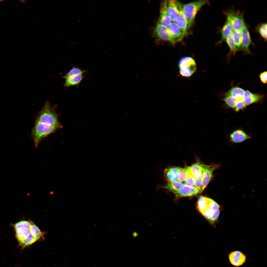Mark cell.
I'll return each mask as SVG.
<instances>
[{"mask_svg":"<svg viewBox=\"0 0 267 267\" xmlns=\"http://www.w3.org/2000/svg\"><path fill=\"white\" fill-rule=\"evenodd\" d=\"M250 137L245 132L240 130H237L235 131L230 136L231 141L235 143L243 142Z\"/></svg>","mask_w":267,"mask_h":267,"instance_id":"cell-17","label":"cell"},{"mask_svg":"<svg viewBox=\"0 0 267 267\" xmlns=\"http://www.w3.org/2000/svg\"><path fill=\"white\" fill-rule=\"evenodd\" d=\"M86 72L85 70L81 69L78 67H73L70 70L65 76L70 77L81 74Z\"/></svg>","mask_w":267,"mask_h":267,"instance_id":"cell-30","label":"cell"},{"mask_svg":"<svg viewBox=\"0 0 267 267\" xmlns=\"http://www.w3.org/2000/svg\"><path fill=\"white\" fill-rule=\"evenodd\" d=\"M242 30H234L233 33V39L234 42L238 50H240L242 40Z\"/></svg>","mask_w":267,"mask_h":267,"instance_id":"cell-26","label":"cell"},{"mask_svg":"<svg viewBox=\"0 0 267 267\" xmlns=\"http://www.w3.org/2000/svg\"><path fill=\"white\" fill-rule=\"evenodd\" d=\"M245 93V91L242 88L238 87H233L226 92L225 95V96H232L237 99H243Z\"/></svg>","mask_w":267,"mask_h":267,"instance_id":"cell-22","label":"cell"},{"mask_svg":"<svg viewBox=\"0 0 267 267\" xmlns=\"http://www.w3.org/2000/svg\"><path fill=\"white\" fill-rule=\"evenodd\" d=\"M30 222L22 221L14 225L16 238L20 245L22 246L24 241L31 234L29 227Z\"/></svg>","mask_w":267,"mask_h":267,"instance_id":"cell-7","label":"cell"},{"mask_svg":"<svg viewBox=\"0 0 267 267\" xmlns=\"http://www.w3.org/2000/svg\"><path fill=\"white\" fill-rule=\"evenodd\" d=\"M223 100L225 104L230 108L234 109L237 99L230 96H226Z\"/></svg>","mask_w":267,"mask_h":267,"instance_id":"cell-29","label":"cell"},{"mask_svg":"<svg viewBox=\"0 0 267 267\" xmlns=\"http://www.w3.org/2000/svg\"><path fill=\"white\" fill-rule=\"evenodd\" d=\"M59 129L55 126L38 122H35L32 129L31 135L36 148L45 137Z\"/></svg>","mask_w":267,"mask_h":267,"instance_id":"cell-3","label":"cell"},{"mask_svg":"<svg viewBox=\"0 0 267 267\" xmlns=\"http://www.w3.org/2000/svg\"><path fill=\"white\" fill-rule=\"evenodd\" d=\"M83 74H80L70 77L64 76L63 78L65 79L64 87H68L70 86H77L83 79Z\"/></svg>","mask_w":267,"mask_h":267,"instance_id":"cell-20","label":"cell"},{"mask_svg":"<svg viewBox=\"0 0 267 267\" xmlns=\"http://www.w3.org/2000/svg\"><path fill=\"white\" fill-rule=\"evenodd\" d=\"M208 1L200 0L182 4L181 11L187 21L189 29L192 25L198 12Z\"/></svg>","mask_w":267,"mask_h":267,"instance_id":"cell-4","label":"cell"},{"mask_svg":"<svg viewBox=\"0 0 267 267\" xmlns=\"http://www.w3.org/2000/svg\"><path fill=\"white\" fill-rule=\"evenodd\" d=\"M246 106L243 99H237L234 109L236 111H238L245 108Z\"/></svg>","mask_w":267,"mask_h":267,"instance_id":"cell-33","label":"cell"},{"mask_svg":"<svg viewBox=\"0 0 267 267\" xmlns=\"http://www.w3.org/2000/svg\"><path fill=\"white\" fill-rule=\"evenodd\" d=\"M199 211L211 223L217 220L220 213V206L211 198L201 196L197 202Z\"/></svg>","mask_w":267,"mask_h":267,"instance_id":"cell-1","label":"cell"},{"mask_svg":"<svg viewBox=\"0 0 267 267\" xmlns=\"http://www.w3.org/2000/svg\"><path fill=\"white\" fill-rule=\"evenodd\" d=\"M178 66L180 74L186 77L191 76L195 72L197 68L195 61L189 56L181 58L178 61Z\"/></svg>","mask_w":267,"mask_h":267,"instance_id":"cell-6","label":"cell"},{"mask_svg":"<svg viewBox=\"0 0 267 267\" xmlns=\"http://www.w3.org/2000/svg\"><path fill=\"white\" fill-rule=\"evenodd\" d=\"M202 191L194 186H189L185 185L183 188L174 193L176 198L196 196Z\"/></svg>","mask_w":267,"mask_h":267,"instance_id":"cell-12","label":"cell"},{"mask_svg":"<svg viewBox=\"0 0 267 267\" xmlns=\"http://www.w3.org/2000/svg\"><path fill=\"white\" fill-rule=\"evenodd\" d=\"M39 238L36 237L31 234L24 241L22 245V247L24 248L28 245L33 243Z\"/></svg>","mask_w":267,"mask_h":267,"instance_id":"cell-31","label":"cell"},{"mask_svg":"<svg viewBox=\"0 0 267 267\" xmlns=\"http://www.w3.org/2000/svg\"><path fill=\"white\" fill-rule=\"evenodd\" d=\"M242 30L243 37L240 50L243 51L245 54L251 55V53L249 48L251 44H253V43L248 28L246 24Z\"/></svg>","mask_w":267,"mask_h":267,"instance_id":"cell-11","label":"cell"},{"mask_svg":"<svg viewBox=\"0 0 267 267\" xmlns=\"http://www.w3.org/2000/svg\"><path fill=\"white\" fill-rule=\"evenodd\" d=\"M259 76L261 82L264 84H266L267 81V71H264L261 73Z\"/></svg>","mask_w":267,"mask_h":267,"instance_id":"cell-36","label":"cell"},{"mask_svg":"<svg viewBox=\"0 0 267 267\" xmlns=\"http://www.w3.org/2000/svg\"><path fill=\"white\" fill-rule=\"evenodd\" d=\"M196 178L191 174L184 182V184L189 186H194L195 183Z\"/></svg>","mask_w":267,"mask_h":267,"instance_id":"cell-34","label":"cell"},{"mask_svg":"<svg viewBox=\"0 0 267 267\" xmlns=\"http://www.w3.org/2000/svg\"><path fill=\"white\" fill-rule=\"evenodd\" d=\"M29 229L31 235L39 238L43 234L38 227L31 221L30 222Z\"/></svg>","mask_w":267,"mask_h":267,"instance_id":"cell-28","label":"cell"},{"mask_svg":"<svg viewBox=\"0 0 267 267\" xmlns=\"http://www.w3.org/2000/svg\"><path fill=\"white\" fill-rule=\"evenodd\" d=\"M220 166L219 164L205 165L202 177V189L203 191L211 179L213 172Z\"/></svg>","mask_w":267,"mask_h":267,"instance_id":"cell-10","label":"cell"},{"mask_svg":"<svg viewBox=\"0 0 267 267\" xmlns=\"http://www.w3.org/2000/svg\"><path fill=\"white\" fill-rule=\"evenodd\" d=\"M182 4L177 0H167V11L172 22H175L181 9Z\"/></svg>","mask_w":267,"mask_h":267,"instance_id":"cell-9","label":"cell"},{"mask_svg":"<svg viewBox=\"0 0 267 267\" xmlns=\"http://www.w3.org/2000/svg\"><path fill=\"white\" fill-rule=\"evenodd\" d=\"M190 174L187 167L182 168L177 176L178 181L184 182Z\"/></svg>","mask_w":267,"mask_h":267,"instance_id":"cell-27","label":"cell"},{"mask_svg":"<svg viewBox=\"0 0 267 267\" xmlns=\"http://www.w3.org/2000/svg\"><path fill=\"white\" fill-rule=\"evenodd\" d=\"M223 14L226 17V20L232 25L234 30H242L246 24L244 21L243 12L239 10L231 9L224 11Z\"/></svg>","mask_w":267,"mask_h":267,"instance_id":"cell-5","label":"cell"},{"mask_svg":"<svg viewBox=\"0 0 267 267\" xmlns=\"http://www.w3.org/2000/svg\"><path fill=\"white\" fill-rule=\"evenodd\" d=\"M229 258L231 263L237 267L243 265L246 260L245 255L238 251H234L230 253L229 255Z\"/></svg>","mask_w":267,"mask_h":267,"instance_id":"cell-16","label":"cell"},{"mask_svg":"<svg viewBox=\"0 0 267 267\" xmlns=\"http://www.w3.org/2000/svg\"><path fill=\"white\" fill-rule=\"evenodd\" d=\"M154 32L156 37L160 40L169 42L173 44L177 43L170 34L167 27L159 22L155 27Z\"/></svg>","mask_w":267,"mask_h":267,"instance_id":"cell-8","label":"cell"},{"mask_svg":"<svg viewBox=\"0 0 267 267\" xmlns=\"http://www.w3.org/2000/svg\"><path fill=\"white\" fill-rule=\"evenodd\" d=\"M205 165L197 162L187 167L191 174L197 179L202 178Z\"/></svg>","mask_w":267,"mask_h":267,"instance_id":"cell-18","label":"cell"},{"mask_svg":"<svg viewBox=\"0 0 267 267\" xmlns=\"http://www.w3.org/2000/svg\"><path fill=\"white\" fill-rule=\"evenodd\" d=\"M182 168L174 166L168 168V169L174 176L177 177V176Z\"/></svg>","mask_w":267,"mask_h":267,"instance_id":"cell-35","label":"cell"},{"mask_svg":"<svg viewBox=\"0 0 267 267\" xmlns=\"http://www.w3.org/2000/svg\"><path fill=\"white\" fill-rule=\"evenodd\" d=\"M233 31L230 34L225 41L230 49L229 52L227 54V57L229 58L232 54L235 55L237 52L239 51L234 41Z\"/></svg>","mask_w":267,"mask_h":267,"instance_id":"cell-24","label":"cell"},{"mask_svg":"<svg viewBox=\"0 0 267 267\" xmlns=\"http://www.w3.org/2000/svg\"><path fill=\"white\" fill-rule=\"evenodd\" d=\"M175 22L182 31L187 33L189 29L188 22L182 12L181 9Z\"/></svg>","mask_w":267,"mask_h":267,"instance_id":"cell-21","label":"cell"},{"mask_svg":"<svg viewBox=\"0 0 267 267\" xmlns=\"http://www.w3.org/2000/svg\"><path fill=\"white\" fill-rule=\"evenodd\" d=\"M264 97V95L260 93H253L249 90H246L245 91L243 100L247 106L261 102Z\"/></svg>","mask_w":267,"mask_h":267,"instance_id":"cell-15","label":"cell"},{"mask_svg":"<svg viewBox=\"0 0 267 267\" xmlns=\"http://www.w3.org/2000/svg\"><path fill=\"white\" fill-rule=\"evenodd\" d=\"M202 178L196 179L194 187L203 191L202 189Z\"/></svg>","mask_w":267,"mask_h":267,"instance_id":"cell-37","label":"cell"},{"mask_svg":"<svg viewBox=\"0 0 267 267\" xmlns=\"http://www.w3.org/2000/svg\"><path fill=\"white\" fill-rule=\"evenodd\" d=\"M167 28L176 43L181 41L187 34L182 31L175 22H172Z\"/></svg>","mask_w":267,"mask_h":267,"instance_id":"cell-13","label":"cell"},{"mask_svg":"<svg viewBox=\"0 0 267 267\" xmlns=\"http://www.w3.org/2000/svg\"><path fill=\"white\" fill-rule=\"evenodd\" d=\"M35 122H38L52 126L59 129L63 127L59 120L55 109L46 101L41 111L37 116Z\"/></svg>","mask_w":267,"mask_h":267,"instance_id":"cell-2","label":"cell"},{"mask_svg":"<svg viewBox=\"0 0 267 267\" xmlns=\"http://www.w3.org/2000/svg\"><path fill=\"white\" fill-rule=\"evenodd\" d=\"M234 30L231 24L226 21L221 30V38L217 43V44H220L225 41L230 34Z\"/></svg>","mask_w":267,"mask_h":267,"instance_id":"cell-19","label":"cell"},{"mask_svg":"<svg viewBox=\"0 0 267 267\" xmlns=\"http://www.w3.org/2000/svg\"><path fill=\"white\" fill-rule=\"evenodd\" d=\"M267 23H261L255 27V32L258 33L261 37L265 42L267 41Z\"/></svg>","mask_w":267,"mask_h":267,"instance_id":"cell-25","label":"cell"},{"mask_svg":"<svg viewBox=\"0 0 267 267\" xmlns=\"http://www.w3.org/2000/svg\"><path fill=\"white\" fill-rule=\"evenodd\" d=\"M129 112V111H127L125 113V117L126 118H127V114Z\"/></svg>","mask_w":267,"mask_h":267,"instance_id":"cell-38","label":"cell"},{"mask_svg":"<svg viewBox=\"0 0 267 267\" xmlns=\"http://www.w3.org/2000/svg\"><path fill=\"white\" fill-rule=\"evenodd\" d=\"M5 1V0H0V2H1L2 1Z\"/></svg>","mask_w":267,"mask_h":267,"instance_id":"cell-39","label":"cell"},{"mask_svg":"<svg viewBox=\"0 0 267 267\" xmlns=\"http://www.w3.org/2000/svg\"><path fill=\"white\" fill-rule=\"evenodd\" d=\"M185 185L184 183L178 181H173L168 182L162 188L166 189L174 194L182 188Z\"/></svg>","mask_w":267,"mask_h":267,"instance_id":"cell-23","label":"cell"},{"mask_svg":"<svg viewBox=\"0 0 267 267\" xmlns=\"http://www.w3.org/2000/svg\"><path fill=\"white\" fill-rule=\"evenodd\" d=\"M164 175L168 182L173 181H178L177 177L172 175L168 168L165 170Z\"/></svg>","mask_w":267,"mask_h":267,"instance_id":"cell-32","label":"cell"},{"mask_svg":"<svg viewBox=\"0 0 267 267\" xmlns=\"http://www.w3.org/2000/svg\"><path fill=\"white\" fill-rule=\"evenodd\" d=\"M167 0H164L161 4L158 22L167 27L172 22L167 11Z\"/></svg>","mask_w":267,"mask_h":267,"instance_id":"cell-14","label":"cell"}]
</instances>
